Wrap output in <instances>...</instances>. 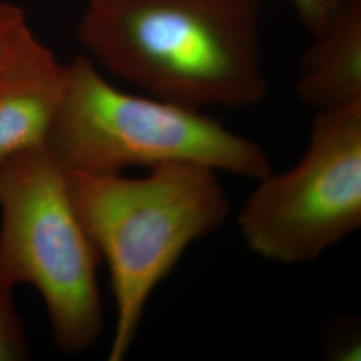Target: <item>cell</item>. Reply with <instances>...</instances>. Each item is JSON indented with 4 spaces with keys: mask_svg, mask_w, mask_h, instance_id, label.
<instances>
[{
    "mask_svg": "<svg viewBox=\"0 0 361 361\" xmlns=\"http://www.w3.org/2000/svg\"><path fill=\"white\" fill-rule=\"evenodd\" d=\"M65 83L66 65L28 28L0 66V165L46 146Z\"/></svg>",
    "mask_w": 361,
    "mask_h": 361,
    "instance_id": "cell-6",
    "label": "cell"
},
{
    "mask_svg": "<svg viewBox=\"0 0 361 361\" xmlns=\"http://www.w3.org/2000/svg\"><path fill=\"white\" fill-rule=\"evenodd\" d=\"M78 219L106 261L116 301L109 360L133 347L149 300L195 241L219 229L231 198L219 171L169 162L143 177L67 174Z\"/></svg>",
    "mask_w": 361,
    "mask_h": 361,
    "instance_id": "cell-2",
    "label": "cell"
},
{
    "mask_svg": "<svg viewBox=\"0 0 361 361\" xmlns=\"http://www.w3.org/2000/svg\"><path fill=\"white\" fill-rule=\"evenodd\" d=\"M261 0H99L78 38L91 56L147 95L197 110L258 104L268 82Z\"/></svg>",
    "mask_w": 361,
    "mask_h": 361,
    "instance_id": "cell-1",
    "label": "cell"
},
{
    "mask_svg": "<svg viewBox=\"0 0 361 361\" xmlns=\"http://www.w3.org/2000/svg\"><path fill=\"white\" fill-rule=\"evenodd\" d=\"M87 3H92V1H99V0H86Z\"/></svg>",
    "mask_w": 361,
    "mask_h": 361,
    "instance_id": "cell-11",
    "label": "cell"
},
{
    "mask_svg": "<svg viewBox=\"0 0 361 361\" xmlns=\"http://www.w3.org/2000/svg\"><path fill=\"white\" fill-rule=\"evenodd\" d=\"M297 15L310 31V35H316L323 31L336 16L343 13L356 0H289Z\"/></svg>",
    "mask_w": 361,
    "mask_h": 361,
    "instance_id": "cell-9",
    "label": "cell"
},
{
    "mask_svg": "<svg viewBox=\"0 0 361 361\" xmlns=\"http://www.w3.org/2000/svg\"><path fill=\"white\" fill-rule=\"evenodd\" d=\"M46 147L67 174H123L169 162L256 180L271 171L256 141L204 110L119 90L86 55L66 65L65 92Z\"/></svg>",
    "mask_w": 361,
    "mask_h": 361,
    "instance_id": "cell-3",
    "label": "cell"
},
{
    "mask_svg": "<svg viewBox=\"0 0 361 361\" xmlns=\"http://www.w3.org/2000/svg\"><path fill=\"white\" fill-rule=\"evenodd\" d=\"M295 91L316 111L361 104V0L313 35L300 59Z\"/></svg>",
    "mask_w": 361,
    "mask_h": 361,
    "instance_id": "cell-7",
    "label": "cell"
},
{
    "mask_svg": "<svg viewBox=\"0 0 361 361\" xmlns=\"http://www.w3.org/2000/svg\"><path fill=\"white\" fill-rule=\"evenodd\" d=\"M13 292L0 281V361L26 360L30 356L26 329L15 308Z\"/></svg>",
    "mask_w": 361,
    "mask_h": 361,
    "instance_id": "cell-8",
    "label": "cell"
},
{
    "mask_svg": "<svg viewBox=\"0 0 361 361\" xmlns=\"http://www.w3.org/2000/svg\"><path fill=\"white\" fill-rule=\"evenodd\" d=\"M101 261L73 207L67 173L46 146L0 165V281L35 288L54 345L65 353L90 348L102 334Z\"/></svg>",
    "mask_w": 361,
    "mask_h": 361,
    "instance_id": "cell-4",
    "label": "cell"
},
{
    "mask_svg": "<svg viewBox=\"0 0 361 361\" xmlns=\"http://www.w3.org/2000/svg\"><path fill=\"white\" fill-rule=\"evenodd\" d=\"M30 27L25 11L11 3H0V66Z\"/></svg>",
    "mask_w": 361,
    "mask_h": 361,
    "instance_id": "cell-10",
    "label": "cell"
},
{
    "mask_svg": "<svg viewBox=\"0 0 361 361\" xmlns=\"http://www.w3.org/2000/svg\"><path fill=\"white\" fill-rule=\"evenodd\" d=\"M237 224L268 261H314L361 225V104L316 111L305 153L259 178Z\"/></svg>",
    "mask_w": 361,
    "mask_h": 361,
    "instance_id": "cell-5",
    "label": "cell"
}]
</instances>
